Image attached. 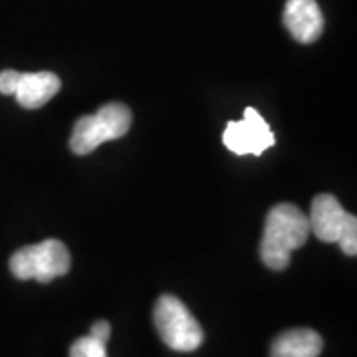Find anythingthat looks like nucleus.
Masks as SVG:
<instances>
[{"instance_id":"f257e3e1","label":"nucleus","mask_w":357,"mask_h":357,"mask_svg":"<svg viewBox=\"0 0 357 357\" xmlns=\"http://www.w3.org/2000/svg\"><path fill=\"white\" fill-rule=\"evenodd\" d=\"M310 236V220L296 204L282 203L268 211L264 234L260 243V258L272 270L290 266L294 250L302 248Z\"/></svg>"},{"instance_id":"f03ea898","label":"nucleus","mask_w":357,"mask_h":357,"mask_svg":"<svg viewBox=\"0 0 357 357\" xmlns=\"http://www.w3.org/2000/svg\"><path fill=\"white\" fill-rule=\"evenodd\" d=\"M131 128V112L119 102L105 103L98 114L79 117L74 126L70 147L76 155L96 151L102 143L123 137Z\"/></svg>"},{"instance_id":"7ed1b4c3","label":"nucleus","mask_w":357,"mask_h":357,"mask_svg":"<svg viewBox=\"0 0 357 357\" xmlns=\"http://www.w3.org/2000/svg\"><path fill=\"white\" fill-rule=\"evenodd\" d=\"M307 220L310 232H314L321 243H335L340 244L344 255H357V218L356 215L345 213L333 195H316Z\"/></svg>"},{"instance_id":"20e7f679","label":"nucleus","mask_w":357,"mask_h":357,"mask_svg":"<svg viewBox=\"0 0 357 357\" xmlns=\"http://www.w3.org/2000/svg\"><path fill=\"white\" fill-rule=\"evenodd\" d=\"M153 321L161 340L175 351L189 354L203 344L204 333L201 324L195 319L189 307L171 294H165L157 300Z\"/></svg>"},{"instance_id":"39448f33","label":"nucleus","mask_w":357,"mask_h":357,"mask_svg":"<svg viewBox=\"0 0 357 357\" xmlns=\"http://www.w3.org/2000/svg\"><path fill=\"white\" fill-rule=\"evenodd\" d=\"M72 258L64 243L48 238L16 250L10 258V272L18 280H38L42 284L66 276Z\"/></svg>"},{"instance_id":"423d86ee","label":"nucleus","mask_w":357,"mask_h":357,"mask_svg":"<svg viewBox=\"0 0 357 357\" xmlns=\"http://www.w3.org/2000/svg\"><path fill=\"white\" fill-rule=\"evenodd\" d=\"M222 143L236 155H262L274 145V133L255 107H246L241 121H229Z\"/></svg>"},{"instance_id":"0eeeda50","label":"nucleus","mask_w":357,"mask_h":357,"mask_svg":"<svg viewBox=\"0 0 357 357\" xmlns=\"http://www.w3.org/2000/svg\"><path fill=\"white\" fill-rule=\"evenodd\" d=\"M284 26L302 44H312L324 32V14L316 0H288L284 6Z\"/></svg>"},{"instance_id":"6e6552de","label":"nucleus","mask_w":357,"mask_h":357,"mask_svg":"<svg viewBox=\"0 0 357 357\" xmlns=\"http://www.w3.org/2000/svg\"><path fill=\"white\" fill-rule=\"evenodd\" d=\"M60 88H62L60 77L52 72H34V74L20 72L14 96H16V102L26 109H38L50 102L60 91Z\"/></svg>"},{"instance_id":"1a4fd4ad","label":"nucleus","mask_w":357,"mask_h":357,"mask_svg":"<svg viewBox=\"0 0 357 357\" xmlns=\"http://www.w3.org/2000/svg\"><path fill=\"white\" fill-rule=\"evenodd\" d=\"M321 335L310 328H296L280 333L270 347V357H318L321 354Z\"/></svg>"},{"instance_id":"9d476101","label":"nucleus","mask_w":357,"mask_h":357,"mask_svg":"<svg viewBox=\"0 0 357 357\" xmlns=\"http://www.w3.org/2000/svg\"><path fill=\"white\" fill-rule=\"evenodd\" d=\"M70 357H107V345L96 340L93 335H86L72 344Z\"/></svg>"},{"instance_id":"9b49d317","label":"nucleus","mask_w":357,"mask_h":357,"mask_svg":"<svg viewBox=\"0 0 357 357\" xmlns=\"http://www.w3.org/2000/svg\"><path fill=\"white\" fill-rule=\"evenodd\" d=\"M18 77H20V72H16V70H4V72H0V93L14 96Z\"/></svg>"},{"instance_id":"f8f14e48","label":"nucleus","mask_w":357,"mask_h":357,"mask_svg":"<svg viewBox=\"0 0 357 357\" xmlns=\"http://www.w3.org/2000/svg\"><path fill=\"white\" fill-rule=\"evenodd\" d=\"M89 335H93L96 340H100L102 344L107 345V340H109V335H112V326H109L105 319H100V321H96V324L91 326Z\"/></svg>"}]
</instances>
